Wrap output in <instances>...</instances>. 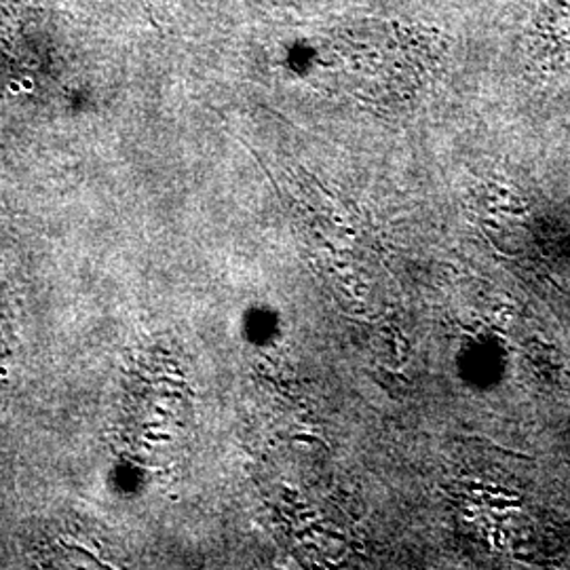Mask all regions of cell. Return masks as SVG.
<instances>
[{
  "instance_id": "cell-1",
  "label": "cell",
  "mask_w": 570,
  "mask_h": 570,
  "mask_svg": "<svg viewBox=\"0 0 570 570\" xmlns=\"http://www.w3.org/2000/svg\"><path fill=\"white\" fill-rule=\"evenodd\" d=\"M317 56L327 58V63L338 70L366 79L412 81L428 75L429 66L444 56V47L442 39L428 28L366 18L330 28Z\"/></svg>"
},
{
  "instance_id": "cell-2",
  "label": "cell",
  "mask_w": 570,
  "mask_h": 570,
  "mask_svg": "<svg viewBox=\"0 0 570 570\" xmlns=\"http://www.w3.org/2000/svg\"><path fill=\"white\" fill-rule=\"evenodd\" d=\"M532 56L541 61H564L570 56V0H548L532 28Z\"/></svg>"
}]
</instances>
